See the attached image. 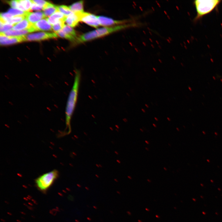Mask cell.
Returning a JSON list of instances; mask_svg holds the SVG:
<instances>
[{"label": "cell", "instance_id": "obj_41", "mask_svg": "<svg viewBox=\"0 0 222 222\" xmlns=\"http://www.w3.org/2000/svg\"><path fill=\"white\" fill-rule=\"evenodd\" d=\"M156 2H157V4L160 7H161V6H160V5L157 2V1H156Z\"/></svg>", "mask_w": 222, "mask_h": 222}, {"label": "cell", "instance_id": "obj_9", "mask_svg": "<svg viewBox=\"0 0 222 222\" xmlns=\"http://www.w3.org/2000/svg\"><path fill=\"white\" fill-rule=\"evenodd\" d=\"M34 31H51L52 27L46 19H41L34 24H32Z\"/></svg>", "mask_w": 222, "mask_h": 222}, {"label": "cell", "instance_id": "obj_51", "mask_svg": "<svg viewBox=\"0 0 222 222\" xmlns=\"http://www.w3.org/2000/svg\"><path fill=\"white\" fill-rule=\"evenodd\" d=\"M167 17H168V18H169V19H170L168 15L167 16Z\"/></svg>", "mask_w": 222, "mask_h": 222}, {"label": "cell", "instance_id": "obj_38", "mask_svg": "<svg viewBox=\"0 0 222 222\" xmlns=\"http://www.w3.org/2000/svg\"><path fill=\"white\" fill-rule=\"evenodd\" d=\"M147 181L149 182H150V183L151 182V180H150V179H147Z\"/></svg>", "mask_w": 222, "mask_h": 222}, {"label": "cell", "instance_id": "obj_14", "mask_svg": "<svg viewBox=\"0 0 222 222\" xmlns=\"http://www.w3.org/2000/svg\"><path fill=\"white\" fill-rule=\"evenodd\" d=\"M43 13L45 17L50 16L57 11H58V6L48 2L43 7Z\"/></svg>", "mask_w": 222, "mask_h": 222}, {"label": "cell", "instance_id": "obj_37", "mask_svg": "<svg viewBox=\"0 0 222 222\" xmlns=\"http://www.w3.org/2000/svg\"><path fill=\"white\" fill-rule=\"evenodd\" d=\"M127 213L129 215H131V213L129 212H127Z\"/></svg>", "mask_w": 222, "mask_h": 222}, {"label": "cell", "instance_id": "obj_2", "mask_svg": "<svg viewBox=\"0 0 222 222\" xmlns=\"http://www.w3.org/2000/svg\"><path fill=\"white\" fill-rule=\"evenodd\" d=\"M140 23H136L121 25L109 27H104L84 33L78 37L74 42L76 44L96 38L101 37L110 33L130 27L138 26Z\"/></svg>", "mask_w": 222, "mask_h": 222}, {"label": "cell", "instance_id": "obj_29", "mask_svg": "<svg viewBox=\"0 0 222 222\" xmlns=\"http://www.w3.org/2000/svg\"><path fill=\"white\" fill-rule=\"evenodd\" d=\"M141 110L142 112L144 113H145L146 112L145 110L143 109H142Z\"/></svg>", "mask_w": 222, "mask_h": 222}, {"label": "cell", "instance_id": "obj_36", "mask_svg": "<svg viewBox=\"0 0 222 222\" xmlns=\"http://www.w3.org/2000/svg\"><path fill=\"white\" fill-rule=\"evenodd\" d=\"M155 216H156V217L157 218H159L160 217V216H159L158 215H156Z\"/></svg>", "mask_w": 222, "mask_h": 222}, {"label": "cell", "instance_id": "obj_25", "mask_svg": "<svg viewBox=\"0 0 222 222\" xmlns=\"http://www.w3.org/2000/svg\"><path fill=\"white\" fill-rule=\"evenodd\" d=\"M31 1L32 3L42 6L43 7L48 2L47 1L42 0H34Z\"/></svg>", "mask_w": 222, "mask_h": 222}, {"label": "cell", "instance_id": "obj_16", "mask_svg": "<svg viewBox=\"0 0 222 222\" xmlns=\"http://www.w3.org/2000/svg\"><path fill=\"white\" fill-rule=\"evenodd\" d=\"M30 32L28 29L21 31H15L10 30L4 33H0L1 34L7 36H18L25 35Z\"/></svg>", "mask_w": 222, "mask_h": 222}, {"label": "cell", "instance_id": "obj_5", "mask_svg": "<svg viewBox=\"0 0 222 222\" xmlns=\"http://www.w3.org/2000/svg\"><path fill=\"white\" fill-rule=\"evenodd\" d=\"M76 13L78 14L80 21L85 23L88 25L95 28H97L100 25L97 16L84 12Z\"/></svg>", "mask_w": 222, "mask_h": 222}, {"label": "cell", "instance_id": "obj_28", "mask_svg": "<svg viewBox=\"0 0 222 222\" xmlns=\"http://www.w3.org/2000/svg\"><path fill=\"white\" fill-rule=\"evenodd\" d=\"M18 1V0H17ZM17 8L19 10L24 11H26V10L25 8L23 7V6L18 1V4L17 5Z\"/></svg>", "mask_w": 222, "mask_h": 222}, {"label": "cell", "instance_id": "obj_42", "mask_svg": "<svg viewBox=\"0 0 222 222\" xmlns=\"http://www.w3.org/2000/svg\"><path fill=\"white\" fill-rule=\"evenodd\" d=\"M163 169H164L165 171H166V170H167V169H166V167H164L163 168Z\"/></svg>", "mask_w": 222, "mask_h": 222}, {"label": "cell", "instance_id": "obj_13", "mask_svg": "<svg viewBox=\"0 0 222 222\" xmlns=\"http://www.w3.org/2000/svg\"><path fill=\"white\" fill-rule=\"evenodd\" d=\"M80 21L79 16L77 13L73 12L69 15L66 16L65 22L71 27L76 26Z\"/></svg>", "mask_w": 222, "mask_h": 222}, {"label": "cell", "instance_id": "obj_17", "mask_svg": "<svg viewBox=\"0 0 222 222\" xmlns=\"http://www.w3.org/2000/svg\"><path fill=\"white\" fill-rule=\"evenodd\" d=\"M68 7L73 12H84V2L83 1H80L76 2Z\"/></svg>", "mask_w": 222, "mask_h": 222}, {"label": "cell", "instance_id": "obj_45", "mask_svg": "<svg viewBox=\"0 0 222 222\" xmlns=\"http://www.w3.org/2000/svg\"><path fill=\"white\" fill-rule=\"evenodd\" d=\"M159 62H160L161 63H162V61H161V60H160V59L159 60Z\"/></svg>", "mask_w": 222, "mask_h": 222}, {"label": "cell", "instance_id": "obj_33", "mask_svg": "<svg viewBox=\"0 0 222 222\" xmlns=\"http://www.w3.org/2000/svg\"><path fill=\"white\" fill-rule=\"evenodd\" d=\"M167 119L169 121H171V119L169 117H167Z\"/></svg>", "mask_w": 222, "mask_h": 222}, {"label": "cell", "instance_id": "obj_21", "mask_svg": "<svg viewBox=\"0 0 222 222\" xmlns=\"http://www.w3.org/2000/svg\"><path fill=\"white\" fill-rule=\"evenodd\" d=\"M65 21L60 20L56 24L52 26V29L56 33H57L63 28L64 25Z\"/></svg>", "mask_w": 222, "mask_h": 222}, {"label": "cell", "instance_id": "obj_30", "mask_svg": "<svg viewBox=\"0 0 222 222\" xmlns=\"http://www.w3.org/2000/svg\"><path fill=\"white\" fill-rule=\"evenodd\" d=\"M152 125L154 127H155V128H156L157 127V125L155 124L154 123H153Z\"/></svg>", "mask_w": 222, "mask_h": 222}, {"label": "cell", "instance_id": "obj_35", "mask_svg": "<svg viewBox=\"0 0 222 222\" xmlns=\"http://www.w3.org/2000/svg\"><path fill=\"white\" fill-rule=\"evenodd\" d=\"M153 69L154 72H156V70L155 68H153Z\"/></svg>", "mask_w": 222, "mask_h": 222}, {"label": "cell", "instance_id": "obj_48", "mask_svg": "<svg viewBox=\"0 0 222 222\" xmlns=\"http://www.w3.org/2000/svg\"><path fill=\"white\" fill-rule=\"evenodd\" d=\"M164 12L165 14H166V11H164Z\"/></svg>", "mask_w": 222, "mask_h": 222}, {"label": "cell", "instance_id": "obj_50", "mask_svg": "<svg viewBox=\"0 0 222 222\" xmlns=\"http://www.w3.org/2000/svg\"><path fill=\"white\" fill-rule=\"evenodd\" d=\"M156 42L158 44H159L158 43V42L157 41H156Z\"/></svg>", "mask_w": 222, "mask_h": 222}, {"label": "cell", "instance_id": "obj_26", "mask_svg": "<svg viewBox=\"0 0 222 222\" xmlns=\"http://www.w3.org/2000/svg\"><path fill=\"white\" fill-rule=\"evenodd\" d=\"M43 9V7L42 6L32 3L31 10H41Z\"/></svg>", "mask_w": 222, "mask_h": 222}, {"label": "cell", "instance_id": "obj_7", "mask_svg": "<svg viewBox=\"0 0 222 222\" xmlns=\"http://www.w3.org/2000/svg\"><path fill=\"white\" fill-rule=\"evenodd\" d=\"M57 33L60 37L68 39L73 43L77 38L74 30L72 27L65 24L62 29Z\"/></svg>", "mask_w": 222, "mask_h": 222}, {"label": "cell", "instance_id": "obj_23", "mask_svg": "<svg viewBox=\"0 0 222 222\" xmlns=\"http://www.w3.org/2000/svg\"><path fill=\"white\" fill-rule=\"evenodd\" d=\"M13 25L8 23L3 24L0 23V33H4L12 28Z\"/></svg>", "mask_w": 222, "mask_h": 222}, {"label": "cell", "instance_id": "obj_39", "mask_svg": "<svg viewBox=\"0 0 222 222\" xmlns=\"http://www.w3.org/2000/svg\"><path fill=\"white\" fill-rule=\"evenodd\" d=\"M140 130L142 132H143V130L141 128H140Z\"/></svg>", "mask_w": 222, "mask_h": 222}, {"label": "cell", "instance_id": "obj_22", "mask_svg": "<svg viewBox=\"0 0 222 222\" xmlns=\"http://www.w3.org/2000/svg\"><path fill=\"white\" fill-rule=\"evenodd\" d=\"M18 1L23 6L27 11L31 10L32 3L31 0H18Z\"/></svg>", "mask_w": 222, "mask_h": 222}, {"label": "cell", "instance_id": "obj_24", "mask_svg": "<svg viewBox=\"0 0 222 222\" xmlns=\"http://www.w3.org/2000/svg\"><path fill=\"white\" fill-rule=\"evenodd\" d=\"M13 17L14 16L8 12L1 13L0 14V19L3 20L6 23Z\"/></svg>", "mask_w": 222, "mask_h": 222}, {"label": "cell", "instance_id": "obj_43", "mask_svg": "<svg viewBox=\"0 0 222 222\" xmlns=\"http://www.w3.org/2000/svg\"><path fill=\"white\" fill-rule=\"evenodd\" d=\"M145 149H146L147 150V151H148V150H149V149H148V148H147V147H146V148H145Z\"/></svg>", "mask_w": 222, "mask_h": 222}, {"label": "cell", "instance_id": "obj_47", "mask_svg": "<svg viewBox=\"0 0 222 222\" xmlns=\"http://www.w3.org/2000/svg\"><path fill=\"white\" fill-rule=\"evenodd\" d=\"M176 129L178 131H179V130L178 128H176Z\"/></svg>", "mask_w": 222, "mask_h": 222}, {"label": "cell", "instance_id": "obj_8", "mask_svg": "<svg viewBox=\"0 0 222 222\" xmlns=\"http://www.w3.org/2000/svg\"><path fill=\"white\" fill-rule=\"evenodd\" d=\"M0 42L1 45L12 44L26 41L25 35L18 36H7L0 34Z\"/></svg>", "mask_w": 222, "mask_h": 222}, {"label": "cell", "instance_id": "obj_1", "mask_svg": "<svg viewBox=\"0 0 222 222\" xmlns=\"http://www.w3.org/2000/svg\"><path fill=\"white\" fill-rule=\"evenodd\" d=\"M81 78L80 72L77 69L75 71L73 84L69 92L65 108V131L58 135L62 137L69 134L71 132V121L77 103Z\"/></svg>", "mask_w": 222, "mask_h": 222}, {"label": "cell", "instance_id": "obj_11", "mask_svg": "<svg viewBox=\"0 0 222 222\" xmlns=\"http://www.w3.org/2000/svg\"><path fill=\"white\" fill-rule=\"evenodd\" d=\"M45 17L42 12L38 11L31 12L27 11L25 15L26 18L30 23L34 24L37 21Z\"/></svg>", "mask_w": 222, "mask_h": 222}, {"label": "cell", "instance_id": "obj_6", "mask_svg": "<svg viewBox=\"0 0 222 222\" xmlns=\"http://www.w3.org/2000/svg\"><path fill=\"white\" fill-rule=\"evenodd\" d=\"M26 41H39L58 37L55 33L39 32L25 35Z\"/></svg>", "mask_w": 222, "mask_h": 222}, {"label": "cell", "instance_id": "obj_15", "mask_svg": "<svg viewBox=\"0 0 222 222\" xmlns=\"http://www.w3.org/2000/svg\"><path fill=\"white\" fill-rule=\"evenodd\" d=\"M31 23L29 22L26 18L20 22L14 25L12 28L13 30L21 31L28 28Z\"/></svg>", "mask_w": 222, "mask_h": 222}, {"label": "cell", "instance_id": "obj_32", "mask_svg": "<svg viewBox=\"0 0 222 222\" xmlns=\"http://www.w3.org/2000/svg\"><path fill=\"white\" fill-rule=\"evenodd\" d=\"M145 106L147 108H148L149 107V105L147 104H145Z\"/></svg>", "mask_w": 222, "mask_h": 222}, {"label": "cell", "instance_id": "obj_10", "mask_svg": "<svg viewBox=\"0 0 222 222\" xmlns=\"http://www.w3.org/2000/svg\"><path fill=\"white\" fill-rule=\"evenodd\" d=\"M100 25L103 26H108L122 24L130 21L129 20H116L111 18L103 16H97Z\"/></svg>", "mask_w": 222, "mask_h": 222}, {"label": "cell", "instance_id": "obj_49", "mask_svg": "<svg viewBox=\"0 0 222 222\" xmlns=\"http://www.w3.org/2000/svg\"><path fill=\"white\" fill-rule=\"evenodd\" d=\"M151 39H150V40L151 41V42H152V41Z\"/></svg>", "mask_w": 222, "mask_h": 222}, {"label": "cell", "instance_id": "obj_27", "mask_svg": "<svg viewBox=\"0 0 222 222\" xmlns=\"http://www.w3.org/2000/svg\"><path fill=\"white\" fill-rule=\"evenodd\" d=\"M7 2L10 5L12 8L16 9L18 4L17 0H11L7 1Z\"/></svg>", "mask_w": 222, "mask_h": 222}, {"label": "cell", "instance_id": "obj_4", "mask_svg": "<svg viewBox=\"0 0 222 222\" xmlns=\"http://www.w3.org/2000/svg\"><path fill=\"white\" fill-rule=\"evenodd\" d=\"M220 0H196L193 3L196 11L194 19L197 21L214 10L220 3Z\"/></svg>", "mask_w": 222, "mask_h": 222}, {"label": "cell", "instance_id": "obj_46", "mask_svg": "<svg viewBox=\"0 0 222 222\" xmlns=\"http://www.w3.org/2000/svg\"><path fill=\"white\" fill-rule=\"evenodd\" d=\"M138 221L139 222H142V221L141 220H138Z\"/></svg>", "mask_w": 222, "mask_h": 222}, {"label": "cell", "instance_id": "obj_12", "mask_svg": "<svg viewBox=\"0 0 222 222\" xmlns=\"http://www.w3.org/2000/svg\"><path fill=\"white\" fill-rule=\"evenodd\" d=\"M66 17V16L58 11L46 19L51 25H53L60 20H63L65 22Z\"/></svg>", "mask_w": 222, "mask_h": 222}, {"label": "cell", "instance_id": "obj_3", "mask_svg": "<svg viewBox=\"0 0 222 222\" xmlns=\"http://www.w3.org/2000/svg\"><path fill=\"white\" fill-rule=\"evenodd\" d=\"M59 176V172L56 169L44 173L35 179V186L39 191L45 193L53 184Z\"/></svg>", "mask_w": 222, "mask_h": 222}, {"label": "cell", "instance_id": "obj_44", "mask_svg": "<svg viewBox=\"0 0 222 222\" xmlns=\"http://www.w3.org/2000/svg\"><path fill=\"white\" fill-rule=\"evenodd\" d=\"M128 177L129 178V179H132L131 177H130V176H128Z\"/></svg>", "mask_w": 222, "mask_h": 222}, {"label": "cell", "instance_id": "obj_34", "mask_svg": "<svg viewBox=\"0 0 222 222\" xmlns=\"http://www.w3.org/2000/svg\"><path fill=\"white\" fill-rule=\"evenodd\" d=\"M145 142L147 144H149V142L147 141L146 140L145 141Z\"/></svg>", "mask_w": 222, "mask_h": 222}, {"label": "cell", "instance_id": "obj_19", "mask_svg": "<svg viewBox=\"0 0 222 222\" xmlns=\"http://www.w3.org/2000/svg\"><path fill=\"white\" fill-rule=\"evenodd\" d=\"M27 11H24L17 9L10 8L8 10V13L13 16L24 15L26 14Z\"/></svg>", "mask_w": 222, "mask_h": 222}, {"label": "cell", "instance_id": "obj_20", "mask_svg": "<svg viewBox=\"0 0 222 222\" xmlns=\"http://www.w3.org/2000/svg\"><path fill=\"white\" fill-rule=\"evenodd\" d=\"M25 17V16L24 15L14 16L8 21L7 23L14 25H15L16 23L22 21L23 19H24Z\"/></svg>", "mask_w": 222, "mask_h": 222}, {"label": "cell", "instance_id": "obj_31", "mask_svg": "<svg viewBox=\"0 0 222 222\" xmlns=\"http://www.w3.org/2000/svg\"><path fill=\"white\" fill-rule=\"evenodd\" d=\"M154 119L156 121H158V118L156 117H154Z\"/></svg>", "mask_w": 222, "mask_h": 222}, {"label": "cell", "instance_id": "obj_40", "mask_svg": "<svg viewBox=\"0 0 222 222\" xmlns=\"http://www.w3.org/2000/svg\"><path fill=\"white\" fill-rule=\"evenodd\" d=\"M145 209L146 210V211H149V210H150L149 209H148V208H145Z\"/></svg>", "mask_w": 222, "mask_h": 222}, {"label": "cell", "instance_id": "obj_18", "mask_svg": "<svg viewBox=\"0 0 222 222\" xmlns=\"http://www.w3.org/2000/svg\"><path fill=\"white\" fill-rule=\"evenodd\" d=\"M58 9L59 11L66 16L69 15L73 12L69 7L65 5H62L58 6Z\"/></svg>", "mask_w": 222, "mask_h": 222}]
</instances>
